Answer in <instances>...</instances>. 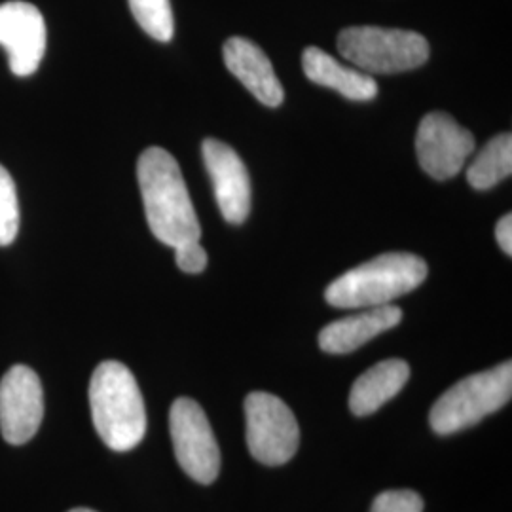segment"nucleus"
<instances>
[{
	"mask_svg": "<svg viewBox=\"0 0 512 512\" xmlns=\"http://www.w3.org/2000/svg\"><path fill=\"white\" fill-rule=\"evenodd\" d=\"M137 181L145 203L150 232L169 247L202 236L196 215L177 160L160 147H150L137 162Z\"/></svg>",
	"mask_w": 512,
	"mask_h": 512,
	"instance_id": "1",
	"label": "nucleus"
},
{
	"mask_svg": "<svg viewBox=\"0 0 512 512\" xmlns=\"http://www.w3.org/2000/svg\"><path fill=\"white\" fill-rule=\"evenodd\" d=\"M93 425L114 452L133 450L147 433L145 401L135 376L118 361L95 368L90 382Z\"/></svg>",
	"mask_w": 512,
	"mask_h": 512,
	"instance_id": "2",
	"label": "nucleus"
},
{
	"mask_svg": "<svg viewBox=\"0 0 512 512\" xmlns=\"http://www.w3.org/2000/svg\"><path fill=\"white\" fill-rule=\"evenodd\" d=\"M427 264L412 253H385L334 279L325 293L342 310L378 308L412 293L427 277Z\"/></svg>",
	"mask_w": 512,
	"mask_h": 512,
	"instance_id": "3",
	"label": "nucleus"
},
{
	"mask_svg": "<svg viewBox=\"0 0 512 512\" xmlns=\"http://www.w3.org/2000/svg\"><path fill=\"white\" fill-rule=\"evenodd\" d=\"M512 397V363L471 374L440 395L429 421L437 435H452L473 427L501 410Z\"/></svg>",
	"mask_w": 512,
	"mask_h": 512,
	"instance_id": "4",
	"label": "nucleus"
},
{
	"mask_svg": "<svg viewBox=\"0 0 512 512\" xmlns=\"http://www.w3.org/2000/svg\"><path fill=\"white\" fill-rule=\"evenodd\" d=\"M338 52L366 74L414 71L429 59V42L414 31L384 27H348L336 40Z\"/></svg>",
	"mask_w": 512,
	"mask_h": 512,
	"instance_id": "5",
	"label": "nucleus"
},
{
	"mask_svg": "<svg viewBox=\"0 0 512 512\" xmlns=\"http://www.w3.org/2000/svg\"><path fill=\"white\" fill-rule=\"evenodd\" d=\"M247 446L264 465H285L300 444V429L291 408L279 397L255 391L245 399Z\"/></svg>",
	"mask_w": 512,
	"mask_h": 512,
	"instance_id": "6",
	"label": "nucleus"
},
{
	"mask_svg": "<svg viewBox=\"0 0 512 512\" xmlns=\"http://www.w3.org/2000/svg\"><path fill=\"white\" fill-rule=\"evenodd\" d=\"M169 431L184 473L200 484H211L219 476L220 452L202 406L186 397L177 399L169 412Z\"/></svg>",
	"mask_w": 512,
	"mask_h": 512,
	"instance_id": "7",
	"label": "nucleus"
},
{
	"mask_svg": "<svg viewBox=\"0 0 512 512\" xmlns=\"http://www.w3.org/2000/svg\"><path fill=\"white\" fill-rule=\"evenodd\" d=\"M416 152L421 169L437 179L446 181L456 177L467 158L475 152V135L446 112H429L423 116Z\"/></svg>",
	"mask_w": 512,
	"mask_h": 512,
	"instance_id": "8",
	"label": "nucleus"
},
{
	"mask_svg": "<svg viewBox=\"0 0 512 512\" xmlns=\"http://www.w3.org/2000/svg\"><path fill=\"white\" fill-rule=\"evenodd\" d=\"M44 416V391L37 372L12 366L0 380V433L10 444H25L37 435Z\"/></svg>",
	"mask_w": 512,
	"mask_h": 512,
	"instance_id": "9",
	"label": "nucleus"
},
{
	"mask_svg": "<svg viewBox=\"0 0 512 512\" xmlns=\"http://www.w3.org/2000/svg\"><path fill=\"white\" fill-rule=\"evenodd\" d=\"M0 46L16 76L37 73L46 54V21L35 4L21 0L0 4Z\"/></svg>",
	"mask_w": 512,
	"mask_h": 512,
	"instance_id": "10",
	"label": "nucleus"
},
{
	"mask_svg": "<svg viewBox=\"0 0 512 512\" xmlns=\"http://www.w3.org/2000/svg\"><path fill=\"white\" fill-rule=\"evenodd\" d=\"M202 152L222 217L230 224H241L251 211V181L247 167L234 148L217 139H205Z\"/></svg>",
	"mask_w": 512,
	"mask_h": 512,
	"instance_id": "11",
	"label": "nucleus"
},
{
	"mask_svg": "<svg viewBox=\"0 0 512 512\" xmlns=\"http://www.w3.org/2000/svg\"><path fill=\"white\" fill-rule=\"evenodd\" d=\"M226 69L266 107H279L285 99L272 61L249 38L232 37L224 44Z\"/></svg>",
	"mask_w": 512,
	"mask_h": 512,
	"instance_id": "12",
	"label": "nucleus"
},
{
	"mask_svg": "<svg viewBox=\"0 0 512 512\" xmlns=\"http://www.w3.org/2000/svg\"><path fill=\"white\" fill-rule=\"evenodd\" d=\"M403 311L385 304L378 308H365L361 313L349 315L327 325L319 332V348L332 355H344L365 346L372 338L401 323Z\"/></svg>",
	"mask_w": 512,
	"mask_h": 512,
	"instance_id": "13",
	"label": "nucleus"
},
{
	"mask_svg": "<svg viewBox=\"0 0 512 512\" xmlns=\"http://www.w3.org/2000/svg\"><path fill=\"white\" fill-rule=\"evenodd\" d=\"M302 69L311 82L330 88L351 101H370L378 95V84L372 74L346 67L319 48H306Z\"/></svg>",
	"mask_w": 512,
	"mask_h": 512,
	"instance_id": "14",
	"label": "nucleus"
},
{
	"mask_svg": "<svg viewBox=\"0 0 512 512\" xmlns=\"http://www.w3.org/2000/svg\"><path fill=\"white\" fill-rule=\"evenodd\" d=\"M410 378V366L403 359H387L368 368L357 378L349 393V408L355 416H370L391 401Z\"/></svg>",
	"mask_w": 512,
	"mask_h": 512,
	"instance_id": "15",
	"label": "nucleus"
},
{
	"mask_svg": "<svg viewBox=\"0 0 512 512\" xmlns=\"http://www.w3.org/2000/svg\"><path fill=\"white\" fill-rule=\"evenodd\" d=\"M512 173L511 133H501L488 141L467 169V181L476 190H490Z\"/></svg>",
	"mask_w": 512,
	"mask_h": 512,
	"instance_id": "16",
	"label": "nucleus"
},
{
	"mask_svg": "<svg viewBox=\"0 0 512 512\" xmlns=\"http://www.w3.org/2000/svg\"><path fill=\"white\" fill-rule=\"evenodd\" d=\"M131 14L148 37L169 42L175 35L171 0H128Z\"/></svg>",
	"mask_w": 512,
	"mask_h": 512,
	"instance_id": "17",
	"label": "nucleus"
},
{
	"mask_svg": "<svg viewBox=\"0 0 512 512\" xmlns=\"http://www.w3.org/2000/svg\"><path fill=\"white\" fill-rule=\"evenodd\" d=\"M19 230L18 190L12 175L0 165V247L10 245Z\"/></svg>",
	"mask_w": 512,
	"mask_h": 512,
	"instance_id": "18",
	"label": "nucleus"
},
{
	"mask_svg": "<svg viewBox=\"0 0 512 512\" xmlns=\"http://www.w3.org/2000/svg\"><path fill=\"white\" fill-rule=\"evenodd\" d=\"M370 512H423V499L412 490H391L374 499Z\"/></svg>",
	"mask_w": 512,
	"mask_h": 512,
	"instance_id": "19",
	"label": "nucleus"
},
{
	"mask_svg": "<svg viewBox=\"0 0 512 512\" xmlns=\"http://www.w3.org/2000/svg\"><path fill=\"white\" fill-rule=\"evenodd\" d=\"M175 260H177V266L186 274H200L207 266V253L200 239L186 241L175 247Z\"/></svg>",
	"mask_w": 512,
	"mask_h": 512,
	"instance_id": "20",
	"label": "nucleus"
},
{
	"mask_svg": "<svg viewBox=\"0 0 512 512\" xmlns=\"http://www.w3.org/2000/svg\"><path fill=\"white\" fill-rule=\"evenodd\" d=\"M495 238L501 247V251L507 256L512 255V217L511 213H507L505 217H501L497 226H495Z\"/></svg>",
	"mask_w": 512,
	"mask_h": 512,
	"instance_id": "21",
	"label": "nucleus"
},
{
	"mask_svg": "<svg viewBox=\"0 0 512 512\" xmlns=\"http://www.w3.org/2000/svg\"><path fill=\"white\" fill-rule=\"evenodd\" d=\"M69 512H95V511H92V509H73V511H69Z\"/></svg>",
	"mask_w": 512,
	"mask_h": 512,
	"instance_id": "22",
	"label": "nucleus"
}]
</instances>
